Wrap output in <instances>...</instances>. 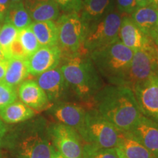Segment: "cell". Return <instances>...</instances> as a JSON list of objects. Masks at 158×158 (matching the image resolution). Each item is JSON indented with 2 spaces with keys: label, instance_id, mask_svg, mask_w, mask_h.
I'll list each match as a JSON object with an SVG mask.
<instances>
[{
  "label": "cell",
  "instance_id": "6da1fadb",
  "mask_svg": "<svg viewBox=\"0 0 158 158\" xmlns=\"http://www.w3.org/2000/svg\"><path fill=\"white\" fill-rule=\"evenodd\" d=\"M92 108L121 133L129 131L141 114L133 90L118 85L104 86L94 97Z\"/></svg>",
  "mask_w": 158,
  "mask_h": 158
},
{
  "label": "cell",
  "instance_id": "7a4b0ae2",
  "mask_svg": "<svg viewBox=\"0 0 158 158\" xmlns=\"http://www.w3.org/2000/svg\"><path fill=\"white\" fill-rule=\"evenodd\" d=\"M60 69L71 91L86 108H92V100L104 86L102 78L86 52L62 57Z\"/></svg>",
  "mask_w": 158,
  "mask_h": 158
},
{
  "label": "cell",
  "instance_id": "3957f363",
  "mask_svg": "<svg viewBox=\"0 0 158 158\" xmlns=\"http://www.w3.org/2000/svg\"><path fill=\"white\" fill-rule=\"evenodd\" d=\"M3 147L17 158H51L54 147L43 118L27 122L8 131Z\"/></svg>",
  "mask_w": 158,
  "mask_h": 158
},
{
  "label": "cell",
  "instance_id": "277c9868",
  "mask_svg": "<svg viewBox=\"0 0 158 158\" xmlns=\"http://www.w3.org/2000/svg\"><path fill=\"white\" fill-rule=\"evenodd\" d=\"M134 51L119 40L89 53L90 58L102 78L109 84L124 86Z\"/></svg>",
  "mask_w": 158,
  "mask_h": 158
},
{
  "label": "cell",
  "instance_id": "5b68a950",
  "mask_svg": "<svg viewBox=\"0 0 158 158\" xmlns=\"http://www.w3.org/2000/svg\"><path fill=\"white\" fill-rule=\"evenodd\" d=\"M84 143L111 149L117 147L122 133L94 108H86L84 124L78 132Z\"/></svg>",
  "mask_w": 158,
  "mask_h": 158
},
{
  "label": "cell",
  "instance_id": "8992f818",
  "mask_svg": "<svg viewBox=\"0 0 158 158\" xmlns=\"http://www.w3.org/2000/svg\"><path fill=\"white\" fill-rule=\"evenodd\" d=\"M56 23L58 28V46L62 51V57L86 52L84 44L87 26L79 13H63Z\"/></svg>",
  "mask_w": 158,
  "mask_h": 158
},
{
  "label": "cell",
  "instance_id": "52a82bcc",
  "mask_svg": "<svg viewBox=\"0 0 158 158\" xmlns=\"http://www.w3.org/2000/svg\"><path fill=\"white\" fill-rule=\"evenodd\" d=\"M122 13L113 9L87 27L84 47L89 54L119 40Z\"/></svg>",
  "mask_w": 158,
  "mask_h": 158
},
{
  "label": "cell",
  "instance_id": "ba28073f",
  "mask_svg": "<svg viewBox=\"0 0 158 158\" xmlns=\"http://www.w3.org/2000/svg\"><path fill=\"white\" fill-rule=\"evenodd\" d=\"M48 133L54 149L65 158H82L84 143L76 130L56 123L48 126Z\"/></svg>",
  "mask_w": 158,
  "mask_h": 158
},
{
  "label": "cell",
  "instance_id": "9c48e42d",
  "mask_svg": "<svg viewBox=\"0 0 158 158\" xmlns=\"http://www.w3.org/2000/svg\"><path fill=\"white\" fill-rule=\"evenodd\" d=\"M140 111L158 125V77L154 75L148 80L132 88Z\"/></svg>",
  "mask_w": 158,
  "mask_h": 158
},
{
  "label": "cell",
  "instance_id": "30bf717a",
  "mask_svg": "<svg viewBox=\"0 0 158 158\" xmlns=\"http://www.w3.org/2000/svg\"><path fill=\"white\" fill-rule=\"evenodd\" d=\"M149 46L146 49L134 51L124 81V86L132 89L135 85L145 81L156 74L157 69Z\"/></svg>",
  "mask_w": 158,
  "mask_h": 158
},
{
  "label": "cell",
  "instance_id": "8fae6325",
  "mask_svg": "<svg viewBox=\"0 0 158 158\" xmlns=\"http://www.w3.org/2000/svg\"><path fill=\"white\" fill-rule=\"evenodd\" d=\"M47 111L56 123L73 128L78 133L84 124L86 108L76 102L62 101L53 104Z\"/></svg>",
  "mask_w": 158,
  "mask_h": 158
},
{
  "label": "cell",
  "instance_id": "7c38bea8",
  "mask_svg": "<svg viewBox=\"0 0 158 158\" xmlns=\"http://www.w3.org/2000/svg\"><path fill=\"white\" fill-rule=\"evenodd\" d=\"M36 81L52 105L65 101L64 99L68 97L69 91L71 90L59 66L37 76Z\"/></svg>",
  "mask_w": 158,
  "mask_h": 158
},
{
  "label": "cell",
  "instance_id": "4fadbf2b",
  "mask_svg": "<svg viewBox=\"0 0 158 158\" xmlns=\"http://www.w3.org/2000/svg\"><path fill=\"white\" fill-rule=\"evenodd\" d=\"M62 51L58 45L40 47L27 59L29 75L37 76L59 66Z\"/></svg>",
  "mask_w": 158,
  "mask_h": 158
},
{
  "label": "cell",
  "instance_id": "5bb4252c",
  "mask_svg": "<svg viewBox=\"0 0 158 158\" xmlns=\"http://www.w3.org/2000/svg\"><path fill=\"white\" fill-rule=\"evenodd\" d=\"M126 133L142 144L153 155L158 152V125L142 114L133 127Z\"/></svg>",
  "mask_w": 158,
  "mask_h": 158
},
{
  "label": "cell",
  "instance_id": "9a60e30c",
  "mask_svg": "<svg viewBox=\"0 0 158 158\" xmlns=\"http://www.w3.org/2000/svg\"><path fill=\"white\" fill-rule=\"evenodd\" d=\"M18 96L21 101L35 110H47L52 106L37 82L27 79L19 85Z\"/></svg>",
  "mask_w": 158,
  "mask_h": 158
},
{
  "label": "cell",
  "instance_id": "2e32d148",
  "mask_svg": "<svg viewBox=\"0 0 158 158\" xmlns=\"http://www.w3.org/2000/svg\"><path fill=\"white\" fill-rule=\"evenodd\" d=\"M119 40L129 48L136 51L147 48L152 40L144 34L135 24L131 17L126 15L122 19Z\"/></svg>",
  "mask_w": 158,
  "mask_h": 158
},
{
  "label": "cell",
  "instance_id": "e0dca14e",
  "mask_svg": "<svg viewBox=\"0 0 158 158\" xmlns=\"http://www.w3.org/2000/svg\"><path fill=\"white\" fill-rule=\"evenodd\" d=\"M23 3L33 22L54 21L59 17L60 10L54 0H23Z\"/></svg>",
  "mask_w": 158,
  "mask_h": 158
},
{
  "label": "cell",
  "instance_id": "ac0fdd59",
  "mask_svg": "<svg viewBox=\"0 0 158 158\" xmlns=\"http://www.w3.org/2000/svg\"><path fill=\"white\" fill-rule=\"evenodd\" d=\"M131 19L144 34L152 39L157 25L158 7L152 4L138 7L131 14Z\"/></svg>",
  "mask_w": 158,
  "mask_h": 158
},
{
  "label": "cell",
  "instance_id": "d6986e66",
  "mask_svg": "<svg viewBox=\"0 0 158 158\" xmlns=\"http://www.w3.org/2000/svg\"><path fill=\"white\" fill-rule=\"evenodd\" d=\"M113 9L112 0H82L79 14L88 27Z\"/></svg>",
  "mask_w": 158,
  "mask_h": 158
},
{
  "label": "cell",
  "instance_id": "ffe728a7",
  "mask_svg": "<svg viewBox=\"0 0 158 158\" xmlns=\"http://www.w3.org/2000/svg\"><path fill=\"white\" fill-rule=\"evenodd\" d=\"M115 149L119 158H155L149 150L126 133H122Z\"/></svg>",
  "mask_w": 158,
  "mask_h": 158
},
{
  "label": "cell",
  "instance_id": "44dd1931",
  "mask_svg": "<svg viewBox=\"0 0 158 158\" xmlns=\"http://www.w3.org/2000/svg\"><path fill=\"white\" fill-rule=\"evenodd\" d=\"M35 114V110L21 101H15L0 110V118L6 124H18L31 119Z\"/></svg>",
  "mask_w": 158,
  "mask_h": 158
},
{
  "label": "cell",
  "instance_id": "7402d4cb",
  "mask_svg": "<svg viewBox=\"0 0 158 158\" xmlns=\"http://www.w3.org/2000/svg\"><path fill=\"white\" fill-rule=\"evenodd\" d=\"M30 28L36 36L40 47L58 45V28L54 21L32 22Z\"/></svg>",
  "mask_w": 158,
  "mask_h": 158
},
{
  "label": "cell",
  "instance_id": "603a6c76",
  "mask_svg": "<svg viewBox=\"0 0 158 158\" xmlns=\"http://www.w3.org/2000/svg\"><path fill=\"white\" fill-rule=\"evenodd\" d=\"M29 75L27 59L11 58L8 61L7 71L3 82L16 88Z\"/></svg>",
  "mask_w": 158,
  "mask_h": 158
},
{
  "label": "cell",
  "instance_id": "cb8c5ba5",
  "mask_svg": "<svg viewBox=\"0 0 158 158\" xmlns=\"http://www.w3.org/2000/svg\"><path fill=\"white\" fill-rule=\"evenodd\" d=\"M5 21L10 23L18 30L29 27L33 22L23 2L10 5L5 14Z\"/></svg>",
  "mask_w": 158,
  "mask_h": 158
},
{
  "label": "cell",
  "instance_id": "d4e9b609",
  "mask_svg": "<svg viewBox=\"0 0 158 158\" xmlns=\"http://www.w3.org/2000/svg\"><path fill=\"white\" fill-rule=\"evenodd\" d=\"M17 38L23 46L28 58L40 48L38 40L30 27L19 30Z\"/></svg>",
  "mask_w": 158,
  "mask_h": 158
},
{
  "label": "cell",
  "instance_id": "484cf974",
  "mask_svg": "<svg viewBox=\"0 0 158 158\" xmlns=\"http://www.w3.org/2000/svg\"><path fill=\"white\" fill-rule=\"evenodd\" d=\"M18 34L19 30L7 21H5L0 26V46L3 49L7 59H9L10 46L17 39Z\"/></svg>",
  "mask_w": 158,
  "mask_h": 158
},
{
  "label": "cell",
  "instance_id": "4316f807",
  "mask_svg": "<svg viewBox=\"0 0 158 158\" xmlns=\"http://www.w3.org/2000/svg\"><path fill=\"white\" fill-rule=\"evenodd\" d=\"M82 158H119L115 148L106 149L84 143Z\"/></svg>",
  "mask_w": 158,
  "mask_h": 158
},
{
  "label": "cell",
  "instance_id": "83f0119b",
  "mask_svg": "<svg viewBox=\"0 0 158 158\" xmlns=\"http://www.w3.org/2000/svg\"><path fill=\"white\" fill-rule=\"evenodd\" d=\"M17 98L18 92L16 89L4 82H0V110L16 101Z\"/></svg>",
  "mask_w": 158,
  "mask_h": 158
},
{
  "label": "cell",
  "instance_id": "f1b7e54d",
  "mask_svg": "<svg viewBox=\"0 0 158 158\" xmlns=\"http://www.w3.org/2000/svg\"><path fill=\"white\" fill-rule=\"evenodd\" d=\"M59 10L64 13H79L81 10L82 0H54Z\"/></svg>",
  "mask_w": 158,
  "mask_h": 158
},
{
  "label": "cell",
  "instance_id": "f546056e",
  "mask_svg": "<svg viewBox=\"0 0 158 158\" xmlns=\"http://www.w3.org/2000/svg\"><path fill=\"white\" fill-rule=\"evenodd\" d=\"M116 6L120 13L127 15L132 14L139 7L136 0H116Z\"/></svg>",
  "mask_w": 158,
  "mask_h": 158
},
{
  "label": "cell",
  "instance_id": "4dcf8cb0",
  "mask_svg": "<svg viewBox=\"0 0 158 158\" xmlns=\"http://www.w3.org/2000/svg\"><path fill=\"white\" fill-rule=\"evenodd\" d=\"M8 56L9 59L11 58L23 59H28V57H27L24 51V49H23V46L21 45V43H20V41L18 40V38L10 46L8 51Z\"/></svg>",
  "mask_w": 158,
  "mask_h": 158
},
{
  "label": "cell",
  "instance_id": "1f68e13d",
  "mask_svg": "<svg viewBox=\"0 0 158 158\" xmlns=\"http://www.w3.org/2000/svg\"><path fill=\"white\" fill-rule=\"evenodd\" d=\"M8 131L9 129L7 125L0 118V147H3L4 142Z\"/></svg>",
  "mask_w": 158,
  "mask_h": 158
},
{
  "label": "cell",
  "instance_id": "d6a6232c",
  "mask_svg": "<svg viewBox=\"0 0 158 158\" xmlns=\"http://www.w3.org/2000/svg\"><path fill=\"white\" fill-rule=\"evenodd\" d=\"M10 5V0H0V18L3 22H5V14Z\"/></svg>",
  "mask_w": 158,
  "mask_h": 158
},
{
  "label": "cell",
  "instance_id": "836d02e7",
  "mask_svg": "<svg viewBox=\"0 0 158 158\" xmlns=\"http://www.w3.org/2000/svg\"><path fill=\"white\" fill-rule=\"evenodd\" d=\"M150 51H151L152 54L154 58V61H155V65H156V69H157V72L156 73H158V43H155L152 40L151 45L149 46Z\"/></svg>",
  "mask_w": 158,
  "mask_h": 158
},
{
  "label": "cell",
  "instance_id": "e575fe53",
  "mask_svg": "<svg viewBox=\"0 0 158 158\" xmlns=\"http://www.w3.org/2000/svg\"><path fill=\"white\" fill-rule=\"evenodd\" d=\"M9 59L0 61V82H3L5 76L7 71V65H8Z\"/></svg>",
  "mask_w": 158,
  "mask_h": 158
},
{
  "label": "cell",
  "instance_id": "d590c367",
  "mask_svg": "<svg viewBox=\"0 0 158 158\" xmlns=\"http://www.w3.org/2000/svg\"><path fill=\"white\" fill-rule=\"evenodd\" d=\"M138 5L139 7H142V6L148 5L151 4V2L150 0H136Z\"/></svg>",
  "mask_w": 158,
  "mask_h": 158
},
{
  "label": "cell",
  "instance_id": "8d00e7d4",
  "mask_svg": "<svg viewBox=\"0 0 158 158\" xmlns=\"http://www.w3.org/2000/svg\"><path fill=\"white\" fill-rule=\"evenodd\" d=\"M51 158H65V157L54 149V150L53 151V152H52V155H51Z\"/></svg>",
  "mask_w": 158,
  "mask_h": 158
},
{
  "label": "cell",
  "instance_id": "74e56055",
  "mask_svg": "<svg viewBox=\"0 0 158 158\" xmlns=\"http://www.w3.org/2000/svg\"><path fill=\"white\" fill-rule=\"evenodd\" d=\"M152 40L155 42V43H158V21H157V28H156L155 32L154 34V36L152 37Z\"/></svg>",
  "mask_w": 158,
  "mask_h": 158
},
{
  "label": "cell",
  "instance_id": "f35d334b",
  "mask_svg": "<svg viewBox=\"0 0 158 158\" xmlns=\"http://www.w3.org/2000/svg\"><path fill=\"white\" fill-rule=\"evenodd\" d=\"M5 59H7V57H6V55L4 52L3 49L2 48V47L0 46V61L1 60H5Z\"/></svg>",
  "mask_w": 158,
  "mask_h": 158
},
{
  "label": "cell",
  "instance_id": "ab89813d",
  "mask_svg": "<svg viewBox=\"0 0 158 158\" xmlns=\"http://www.w3.org/2000/svg\"><path fill=\"white\" fill-rule=\"evenodd\" d=\"M23 0H10V5H13V4H16L19 2H22Z\"/></svg>",
  "mask_w": 158,
  "mask_h": 158
},
{
  "label": "cell",
  "instance_id": "60d3db41",
  "mask_svg": "<svg viewBox=\"0 0 158 158\" xmlns=\"http://www.w3.org/2000/svg\"><path fill=\"white\" fill-rule=\"evenodd\" d=\"M152 5H154L158 7V0H150Z\"/></svg>",
  "mask_w": 158,
  "mask_h": 158
},
{
  "label": "cell",
  "instance_id": "b9f144b4",
  "mask_svg": "<svg viewBox=\"0 0 158 158\" xmlns=\"http://www.w3.org/2000/svg\"><path fill=\"white\" fill-rule=\"evenodd\" d=\"M0 158H6V156L2 152L0 151Z\"/></svg>",
  "mask_w": 158,
  "mask_h": 158
},
{
  "label": "cell",
  "instance_id": "7bdbcfd3",
  "mask_svg": "<svg viewBox=\"0 0 158 158\" xmlns=\"http://www.w3.org/2000/svg\"><path fill=\"white\" fill-rule=\"evenodd\" d=\"M154 156H155V158H158V152H157L155 154H154Z\"/></svg>",
  "mask_w": 158,
  "mask_h": 158
},
{
  "label": "cell",
  "instance_id": "ee69618b",
  "mask_svg": "<svg viewBox=\"0 0 158 158\" xmlns=\"http://www.w3.org/2000/svg\"><path fill=\"white\" fill-rule=\"evenodd\" d=\"M0 21H1V22H2V23H4V22H3V21H2V19H1V18H0Z\"/></svg>",
  "mask_w": 158,
  "mask_h": 158
},
{
  "label": "cell",
  "instance_id": "f6af8a7d",
  "mask_svg": "<svg viewBox=\"0 0 158 158\" xmlns=\"http://www.w3.org/2000/svg\"><path fill=\"white\" fill-rule=\"evenodd\" d=\"M156 75H157V77H158V73H156Z\"/></svg>",
  "mask_w": 158,
  "mask_h": 158
}]
</instances>
